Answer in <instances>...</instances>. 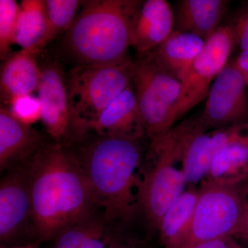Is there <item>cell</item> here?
Instances as JSON below:
<instances>
[{
    "mask_svg": "<svg viewBox=\"0 0 248 248\" xmlns=\"http://www.w3.org/2000/svg\"><path fill=\"white\" fill-rule=\"evenodd\" d=\"M29 177L37 242L54 241L99 208L79 160L61 143L40 148L30 161Z\"/></svg>",
    "mask_w": 248,
    "mask_h": 248,
    "instance_id": "obj_1",
    "label": "cell"
},
{
    "mask_svg": "<svg viewBox=\"0 0 248 248\" xmlns=\"http://www.w3.org/2000/svg\"><path fill=\"white\" fill-rule=\"evenodd\" d=\"M139 141L98 135L76 155L107 223L141 211L146 169Z\"/></svg>",
    "mask_w": 248,
    "mask_h": 248,
    "instance_id": "obj_2",
    "label": "cell"
},
{
    "mask_svg": "<svg viewBox=\"0 0 248 248\" xmlns=\"http://www.w3.org/2000/svg\"><path fill=\"white\" fill-rule=\"evenodd\" d=\"M143 1H84L65 33L62 50L77 65L107 64L128 57Z\"/></svg>",
    "mask_w": 248,
    "mask_h": 248,
    "instance_id": "obj_3",
    "label": "cell"
},
{
    "mask_svg": "<svg viewBox=\"0 0 248 248\" xmlns=\"http://www.w3.org/2000/svg\"><path fill=\"white\" fill-rule=\"evenodd\" d=\"M195 124V118L187 119L164 136L151 140L145 155L141 211L153 229H158L164 214L188 186L183 155L186 139Z\"/></svg>",
    "mask_w": 248,
    "mask_h": 248,
    "instance_id": "obj_4",
    "label": "cell"
},
{
    "mask_svg": "<svg viewBox=\"0 0 248 248\" xmlns=\"http://www.w3.org/2000/svg\"><path fill=\"white\" fill-rule=\"evenodd\" d=\"M129 57L107 64L77 65L66 75L71 124L79 135L89 130L109 105L133 84Z\"/></svg>",
    "mask_w": 248,
    "mask_h": 248,
    "instance_id": "obj_5",
    "label": "cell"
},
{
    "mask_svg": "<svg viewBox=\"0 0 248 248\" xmlns=\"http://www.w3.org/2000/svg\"><path fill=\"white\" fill-rule=\"evenodd\" d=\"M133 83L151 140L164 136L177 121L182 83L144 55L133 62Z\"/></svg>",
    "mask_w": 248,
    "mask_h": 248,
    "instance_id": "obj_6",
    "label": "cell"
},
{
    "mask_svg": "<svg viewBox=\"0 0 248 248\" xmlns=\"http://www.w3.org/2000/svg\"><path fill=\"white\" fill-rule=\"evenodd\" d=\"M241 185L201 183L190 230L178 248L226 236L234 237L244 210Z\"/></svg>",
    "mask_w": 248,
    "mask_h": 248,
    "instance_id": "obj_7",
    "label": "cell"
},
{
    "mask_svg": "<svg viewBox=\"0 0 248 248\" xmlns=\"http://www.w3.org/2000/svg\"><path fill=\"white\" fill-rule=\"evenodd\" d=\"M30 161L6 171L1 179L0 241L2 248L27 245L28 238L35 239L29 177Z\"/></svg>",
    "mask_w": 248,
    "mask_h": 248,
    "instance_id": "obj_8",
    "label": "cell"
},
{
    "mask_svg": "<svg viewBox=\"0 0 248 248\" xmlns=\"http://www.w3.org/2000/svg\"><path fill=\"white\" fill-rule=\"evenodd\" d=\"M235 43L231 26L218 27L205 42L182 81L177 120L208 97L214 81L226 66Z\"/></svg>",
    "mask_w": 248,
    "mask_h": 248,
    "instance_id": "obj_9",
    "label": "cell"
},
{
    "mask_svg": "<svg viewBox=\"0 0 248 248\" xmlns=\"http://www.w3.org/2000/svg\"><path fill=\"white\" fill-rule=\"evenodd\" d=\"M246 78L232 63L227 64L209 91L205 109L199 116L205 131L248 123Z\"/></svg>",
    "mask_w": 248,
    "mask_h": 248,
    "instance_id": "obj_10",
    "label": "cell"
},
{
    "mask_svg": "<svg viewBox=\"0 0 248 248\" xmlns=\"http://www.w3.org/2000/svg\"><path fill=\"white\" fill-rule=\"evenodd\" d=\"M40 68L37 92L42 108L41 121L47 133L58 143L66 136L71 124L66 75L56 60H46Z\"/></svg>",
    "mask_w": 248,
    "mask_h": 248,
    "instance_id": "obj_11",
    "label": "cell"
},
{
    "mask_svg": "<svg viewBox=\"0 0 248 248\" xmlns=\"http://www.w3.org/2000/svg\"><path fill=\"white\" fill-rule=\"evenodd\" d=\"M240 124L205 131L196 117L193 128L186 139L183 162L188 186L205 180L217 155L237 134Z\"/></svg>",
    "mask_w": 248,
    "mask_h": 248,
    "instance_id": "obj_12",
    "label": "cell"
},
{
    "mask_svg": "<svg viewBox=\"0 0 248 248\" xmlns=\"http://www.w3.org/2000/svg\"><path fill=\"white\" fill-rule=\"evenodd\" d=\"M89 130L100 136L129 141H140L147 136L133 83L111 103Z\"/></svg>",
    "mask_w": 248,
    "mask_h": 248,
    "instance_id": "obj_13",
    "label": "cell"
},
{
    "mask_svg": "<svg viewBox=\"0 0 248 248\" xmlns=\"http://www.w3.org/2000/svg\"><path fill=\"white\" fill-rule=\"evenodd\" d=\"M42 136L29 125L21 123L7 107L0 108V170L6 172L17 165L30 161L40 151Z\"/></svg>",
    "mask_w": 248,
    "mask_h": 248,
    "instance_id": "obj_14",
    "label": "cell"
},
{
    "mask_svg": "<svg viewBox=\"0 0 248 248\" xmlns=\"http://www.w3.org/2000/svg\"><path fill=\"white\" fill-rule=\"evenodd\" d=\"M174 13L166 0L143 1L139 12L133 36L131 47L143 55L164 42L174 31Z\"/></svg>",
    "mask_w": 248,
    "mask_h": 248,
    "instance_id": "obj_15",
    "label": "cell"
},
{
    "mask_svg": "<svg viewBox=\"0 0 248 248\" xmlns=\"http://www.w3.org/2000/svg\"><path fill=\"white\" fill-rule=\"evenodd\" d=\"M35 54L22 50L4 60L0 73V99L8 107L15 98L37 91L41 79L40 65Z\"/></svg>",
    "mask_w": 248,
    "mask_h": 248,
    "instance_id": "obj_16",
    "label": "cell"
},
{
    "mask_svg": "<svg viewBox=\"0 0 248 248\" xmlns=\"http://www.w3.org/2000/svg\"><path fill=\"white\" fill-rule=\"evenodd\" d=\"M205 43L199 36L174 30L161 45L140 55L149 58L182 81Z\"/></svg>",
    "mask_w": 248,
    "mask_h": 248,
    "instance_id": "obj_17",
    "label": "cell"
},
{
    "mask_svg": "<svg viewBox=\"0 0 248 248\" xmlns=\"http://www.w3.org/2000/svg\"><path fill=\"white\" fill-rule=\"evenodd\" d=\"M204 181L223 185L248 182V123L241 124L237 134L217 155Z\"/></svg>",
    "mask_w": 248,
    "mask_h": 248,
    "instance_id": "obj_18",
    "label": "cell"
},
{
    "mask_svg": "<svg viewBox=\"0 0 248 248\" xmlns=\"http://www.w3.org/2000/svg\"><path fill=\"white\" fill-rule=\"evenodd\" d=\"M229 4L227 0H181L174 13L175 31L194 34L206 42L219 27Z\"/></svg>",
    "mask_w": 248,
    "mask_h": 248,
    "instance_id": "obj_19",
    "label": "cell"
},
{
    "mask_svg": "<svg viewBox=\"0 0 248 248\" xmlns=\"http://www.w3.org/2000/svg\"><path fill=\"white\" fill-rule=\"evenodd\" d=\"M200 187L190 186L170 206L158 227L164 248H178L190 230Z\"/></svg>",
    "mask_w": 248,
    "mask_h": 248,
    "instance_id": "obj_20",
    "label": "cell"
},
{
    "mask_svg": "<svg viewBox=\"0 0 248 248\" xmlns=\"http://www.w3.org/2000/svg\"><path fill=\"white\" fill-rule=\"evenodd\" d=\"M48 20L44 0H22L19 3L14 45L37 55L46 46Z\"/></svg>",
    "mask_w": 248,
    "mask_h": 248,
    "instance_id": "obj_21",
    "label": "cell"
},
{
    "mask_svg": "<svg viewBox=\"0 0 248 248\" xmlns=\"http://www.w3.org/2000/svg\"><path fill=\"white\" fill-rule=\"evenodd\" d=\"M84 1L79 0H45L48 20L46 46L63 31L68 30L79 14Z\"/></svg>",
    "mask_w": 248,
    "mask_h": 248,
    "instance_id": "obj_22",
    "label": "cell"
},
{
    "mask_svg": "<svg viewBox=\"0 0 248 248\" xmlns=\"http://www.w3.org/2000/svg\"><path fill=\"white\" fill-rule=\"evenodd\" d=\"M107 222L94 215L66 228L54 239L52 248H79L87 240L106 232Z\"/></svg>",
    "mask_w": 248,
    "mask_h": 248,
    "instance_id": "obj_23",
    "label": "cell"
},
{
    "mask_svg": "<svg viewBox=\"0 0 248 248\" xmlns=\"http://www.w3.org/2000/svg\"><path fill=\"white\" fill-rule=\"evenodd\" d=\"M19 11L16 0H0V58L3 61L11 54Z\"/></svg>",
    "mask_w": 248,
    "mask_h": 248,
    "instance_id": "obj_24",
    "label": "cell"
},
{
    "mask_svg": "<svg viewBox=\"0 0 248 248\" xmlns=\"http://www.w3.org/2000/svg\"><path fill=\"white\" fill-rule=\"evenodd\" d=\"M6 107L16 120L25 125L31 126L41 120L42 108L40 99L32 94L15 98Z\"/></svg>",
    "mask_w": 248,
    "mask_h": 248,
    "instance_id": "obj_25",
    "label": "cell"
},
{
    "mask_svg": "<svg viewBox=\"0 0 248 248\" xmlns=\"http://www.w3.org/2000/svg\"><path fill=\"white\" fill-rule=\"evenodd\" d=\"M243 200H244V210L241 222L234 238H239L248 242V182H246L241 185Z\"/></svg>",
    "mask_w": 248,
    "mask_h": 248,
    "instance_id": "obj_26",
    "label": "cell"
},
{
    "mask_svg": "<svg viewBox=\"0 0 248 248\" xmlns=\"http://www.w3.org/2000/svg\"><path fill=\"white\" fill-rule=\"evenodd\" d=\"M182 248H241L234 236L202 241Z\"/></svg>",
    "mask_w": 248,
    "mask_h": 248,
    "instance_id": "obj_27",
    "label": "cell"
},
{
    "mask_svg": "<svg viewBox=\"0 0 248 248\" xmlns=\"http://www.w3.org/2000/svg\"><path fill=\"white\" fill-rule=\"evenodd\" d=\"M115 237V236L105 232L87 240L79 248H107Z\"/></svg>",
    "mask_w": 248,
    "mask_h": 248,
    "instance_id": "obj_28",
    "label": "cell"
},
{
    "mask_svg": "<svg viewBox=\"0 0 248 248\" xmlns=\"http://www.w3.org/2000/svg\"><path fill=\"white\" fill-rule=\"evenodd\" d=\"M107 248H146L141 243L134 240L115 236Z\"/></svg>",
    "mask_w": 248,
    "mask_h": 248,
    "instance_id": "obj_29",
    "label": "cell"
},
{
    "mask_svg": "<svg viewBox=\"0 0 248 248\" xmlns=\"http://www.w3.org/2000/svg\"><path fill=\"white\" fill-rule=\"evenodd\" d=\"M232 63L246 77L248 74V50L241 51V54Z\"/></svg>",
    "mask_w": 248,
    "mask_h": 248,
    "instance_id": "obj_30",
    "label": "cell"
},
{
    "mask_svg": "<svg viewBox=\"0 0 248 248\" xmlns=\"http://www.w3.org/2000/svg\"><path fill=\"white\" fill-rule=\"evenodd\" d=\"M234 35H239L243 32H248V13L243 15L241 17L238 19L237 22L234 25L231 26Z\"/></svg>",
    "mask_w": 248,
    "mask_h": 248,
    "instance_id": "obj_31",
    "label": "cell"
},
{
    "mask_svg": "<svg viewBox=\"0 0 248 248\" xmlns=\"http://www.w3.org/2000/svg\"><path fill=\"white\" fill-rule=\"evenodd\" d=\"M234 38L236 43L238 44L241 49V51L248 50V31L235 36Z\"/></svg>",
    "mask_w": 248,
    "mask_h": 248,
    "instance_id": "obj_32",
    "label": "cell"
},
{
    "mask_svg": "<svg viewBox=\"0 0 248 248\" xmlns=\"http://www.w3.org/2000/svg\"><path fill=\"white\" fill-rule=\"evenodd\" d=\"M4 248H39L36 245L27 244L22 245V246H13V247Z\"/></svg>",
    "mask_w": 248,
    "mask_h": 248,
    "instance_id": "obj_33",
    "label": "cell"
},
{
    "mask_svg": "<svg viewBox=\"0 0 248 248\" xmlns=\"http://www.w3.org/2000/svg\"><path fill=\"white\" fill-rule=\"evenodd\" d=\"M246 84H247V87L248 88V74L246 77Z\"/></svg>",
    "mask_w": 248,
    "mask_h": 248,
    "instance_id": "obj_34",
    "label": "cell"
}]
</instances>
